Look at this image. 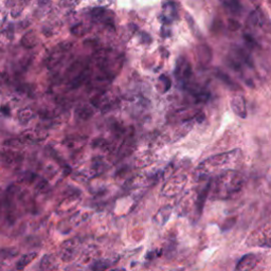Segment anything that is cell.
I'll return each mask as SVG.
<instances>
[{"label": "cell", "mask_w": 271, "mask_h": 271, "mask_svg": "<svg viewBox=\"0 0 271 271\" xmlns=\"http://www.w3.org/2000/svg\"><path fill=\"white\" fill-rule=\"evenodd\" d=\"M241 158V150H233L228 152H223V154L214 155L208 158L205 161H202L200 165L197 166L194 173V177L197 181L207 179L214 173H223L225 171H229L230 167L237 165ZM219 173V174H220Z\"/></svg>", "instance_id": "1"}, {"label": "cell", "mask_w": 271, "mask_h": 271, "mask_svg": "<svg viewBox=\"0 0 271 271\" xmlns=\"http://www.w3.org/2000/svg\"><path fill=\"white\" fill-rule=\"evenodd\" d=\"M244 183L245 179L241 173L229 169L218 174L217 177L211 181L210 191L213 198L228 199L239 193Z\"/></svg>", "instance_id": "2"}, {"label": "cell", "mask_w": 271, "mask_h": 271, "mask_svg": "<svg viewBox=\"0 0 271 271\" xmlns=\"http://www.w3.org/2000/svg\"><path fill=\"white\" fill-rule=\"evenodd\" d=\"M94 63L101 72L97 81L100 84L111 82L120 71L123 65V58L111 50H99L95 52Z\"/></svg>", "instance_id": "3"}, {"label": "cell", "mask_w": 271, "mask_h": 271, "mask_svg": "<svg viewBox=\"0 0 271 271\" xmlns=\"http://www.w3.org/2000/svg\"><path fill=\"white\" fill-rule=\"evenodd\" d=\"M90 75H91L90 64L84 60H77L68 68L66 76L69 81L70 88L76 89L88 80Z\"/></svg>", "instance_id": "4"}, {"label": "cell", "mask_w": 271, "mask_h": 271, "mask_svg": "<svg viewBox=\"0 0 271 271\" xmlns=\"http://www.w3.org/2000/svg\"><path fill=\"white\" fill-rule=\"evenodd\" d=\"M186 183V177L184 175H178L169 178L166 183L163 185V188L160 192L161 196L163 197H175L181 192Z\"/></svg>", "instance_id": "5"}, {"label": "cell", "mask_w": 271, "mask_h": 271, "mask_svg": "<svg viewBox=\"0 0 271 271\" xmlns=\"http://www.w3.org/2000/svg\"><path fill=\"white\" fill-rule=\"evenodd\" d=\"M81 248V241L78 239H70L65 241L59 249V257L63 262H71L75 258Z\"/></svg>", "instance_id": "6"}, {"label": "cell", "mask_w": 271, "mask_h": 271, "mask_svg": "<svg viewBox=\"0 0 271 271\" xmlns=\"http://www.w3.org/2000/svg\"><path fill=\"white\" fill-rule=\"evenodd\" d=\"M247 244L249 246H258V247H270V226L266 224L264 227L259 228L258 230L249 236L247 241Z\"/></svg>", "instance_id": "7"}, {"label": "cell", "mask_w": 271, "mask_h": 271, "mask_svg": "<svg viewBox=\"0 0 271 271\" xmlns=\"http://www.w3.org/2000/svg\"><path fill=\"white\" fill-rule=\"evenodd\" d=\"M192 75H193V71H192V66L190 64V61L185 58H183V56H180V58L177 59L176 69H175V76H176L180 84L185 86V85H188L190 83Z\"/></svg>", "instance_id": "8"}, {"label": "cell", "mask_w": 271, "mask_h": 271, "mask_svg": "<svg viewBox=\"0 0 271 271\" xmlns=\"http://www.w3.org/2000/svg\"><path fill=\"white\" fill-rule=\"evenodd\" d=\"M71 46H72L71 44L64 43L61 45H59L56 48H54V50L52 51V53L50 54L49 60H48V67L50 68V69H54V68H56L59 65L63 63V61L65 60L66 55L70 51Z\"/></svg>", "instance_id": "9"}, {"label": "cell", "mask_w": 271, "mask_h": 271, "mask_svg": "<svg viewBox=\"0 0 271 271\" xmlns=\"http://www.w3.org/2000/svg\"><path fill=\"white\" fill-rule=\"evenodd\" d=\"M117 103V98L108 92H101L98 95H95L94 99H92L93 106L104 111L114 108V107H116Z\"/></svg>", "instance_id": "10"}, {"label": "cell", "mask_w": 271, "mask_h": 271, "mask_svg": "<svg viewBox=\"0 0 271 271\" xmlns=\"http://www.w3.org/2000/svg\"><path fill=\"white\" fill-rule=\"evenodd\" d=\"M259 258L254 253H248L242 256L236 264L234 271H253L256 268Z\"/></svg>", "instance_id": "11"}, {"label": "cell", "mask_w": 271, "mask_h": 271, "mask_svg": "<svg viewBox=\"0 0 271 271\" xmlns=\"http://www.w3.org/2000/svg\"><path fill=\"white\" fill-rule=\"evenodd\" d=\"M48 137V134L43 131V129H27L21 135V139L24 140V142L27 143H38L42 141L46 140Z\"/></svg>", "instance_id": "12"}, {"label": "cell", "mask_w": 271, "mask_h": 271, "mask_svg": "<svg viewBox=\"0 0 271 271\" xmlns=\"http://www.w3.org/2000/svg\"><path fill=\"white\" fill-rule=\"evenodd\" d=\"M59 268V257L54 254H45L38 264V271H55Z\"/></svg>", "instance_id": "13"}, {"label": "cell", "mask_w": 271, "mask_h": 271, "mask_svg": "<svg viewBox=\"0 0 271 271\" xmlns=\"http://www.w3.org/2000/svg\"><path fill=\"white\" fill-rule=\"evenodd\" d=\"M231 108L233 112L241 119H246L247 117V107L246 100L241 94H235L231 99Z\"/></svg>", "instance_id": "14"}, {"label": "cell", "mask_w": 271, "mask_h": 271, "mask_svg": "<svg viewBox=\"0 0 271 271\" xmlns=\"http://www.w3.org/2000/svg\"><path fill=\"white\" fill-rule=\"evenodd\" d=\"M111 12L104 8H95L91 11V18L97 22H103L106 26H114V17Z\"/></svg>", "instance_id": "15"}, {"label": "cell", "mask_w": 271, "mask_h": 271, "mask_svg": "<svg viewBox=\"0 0 271 271\" xmlns=\"http://www.w3.org/2000/svg\"><path fill=\"white\" fill-rule=\"evenodd\" d=\"M178 17L177 14V9L175 7V4L172 2H167L162 8V13H161V21L163 25L167 26L171 25L174 20H176Z\"/></svg>", "instance_id": "16"}, {"label": "cell", "mask_w": 271, "mask_h": 271, "mask_svg": "<svg viewBox=\"0 0 271 271\" xmlns=\"http://www.w3.org/2000/svg\"><path fill=\"white\" fill-rule=\"evenodd\" d=\"M210 186H211V180H209L207 184L205 185V188H203L200 193L197 195V198L195 200L196 218H199L200 215H201L202 210H203V206H205V201L207 199L208 194L210 193Z\"/></svg>", "instance_id": "17"}, {"label": "cell", "mask_w": 271, "mask_h": 271, "mask_svg": "<svg viewBox=\"0 0 271 271\" xmlns=\"http://www.w3.org/2000/svg\"><path fill=\"white\" fill-rule=\"evenodd\" d=\"M212 56H213L212 50L208 45L202 44L197 47V58H198V60L201 66H208L210 64L212 60Z\"/></svg>", "instance_id": "18"}, {"label": "cell", "mask_w": 271, "mask_h": 271, "mask_svg": "<svg viewBox=\"0 0 271 271\" xmlns=\"http://www.w3.org/2000/svg\"><path fill=\"white\" fill-rule=\"evenodd\" d=\"M39 43L38 35L35 31H28L24 36L20 39L21 46L26 49H33L34 47H36Z\"/></svg>", "instance_id": "19"}, {"label": "cell", "mask_w": 271, "mask_h": 271, "mask_svg": "<svg viewBox=\"0 0 271 271\" xmlns=\"http://www.w3.org/2000/svg\"><path fill=\"white\" fill-rule=\"evenodd\" d=\"M117 259L112 258H100L94 261L91 265V271H106L108 268H110L112 265H115Z\"/></svg>", "instance_id": "20"}, {"label": "cell", "mask_w": 271, "mask_h": 271, "mask_svg": "<svg viewBox=\"0 0 271 271\" xmlns=\"http://www.w3.org/2000/svg\"><path fill=\"white\" fill-rule=\"evenodd\" d=\"M171 214H172V207L169 206L162 207L155 215L154 223H156L159 226H163L167 222V219L169 218V216H171Z\"/></svg>", "instance_id": "21"}, {"label": "cell", "mask_w": 271, "mask_h": 271, "mask_svg": "<svg viewBox=\"0 0 271 271\" xmlns=\"http://www.w3.org/2000/svg\"><path fill=\"white\" fill-rule=\"evenodd\" d=\"M78 201L80 199L76 198V196H71L68 197L64 201H61L59 206V213H66L69 211H73L75 209V207L77 206Z\"/></svg>", "instance_id": "22"}, {"label": "cell", "mask_w": 271, "mask_h": 271, "mask_svg": "<svg viewBox=\"0 0 271 271\" xmlns=\"http://www.w3.org/2000/svg\"><path fill=\"white\" fill-rule=\"evenodd\" d=\"M38 256V253L37 252H30V253H27V254H24L18 261H17L16 265H15V268L16 270H18V271H22L24 270L28 265L31 264L34 259H35Z\"/></svg>", "instance_id": "23"}, {"label": "cell", "mask_w": 271, "mask_h": 271, "mask_svg": "<svg viewBox=\"0 0 271 271\" xmlns=\"http://www.w3.org/2000/svg\"><path fill=\"white\" fill-rule=\"evenodd\" d=\"M34 117H35V114H34V111L31 108H29V107L22 108L17 112V120H18L21 125L29 124L33 120Z\"/></svg>", "instance_id": "24"}, {"label": "cell", "mask_w": 271, "mask_h": 271, "mask_svg": "<svg viewBox=\"0 0 271 271\" xmlns=\"http://www.w3.org/2000/svg\"><path fill=\"white\" fill-rule=\"evenodd\" d=\"M14 38V30L12 27L5 28L4 30L0 32V49L8 47Z\"/></svg>", "instance_id": "25"}, {"label": "cell", "mask_w": 271, "mask_h": 271, "mask_svg": "<svg viewBox=\"0 0 271 271\" xmlns=\"http://www.w3.org/2000/svg\"><path fill=\"white\" fill-rule=\"evenodd\" d=\"M265 19L264 14L262 13L261 10H256L253 11V12L250 14L249 16V24L251 25V27L253 28H263L265 25Z\"/></svg>", "instance_id": "26"}, {"label": "cell", "mask_w": 271, "mask_h": 271, "mask_svg": "<svg viewBox=\"0 0 271 271\" xmlns=\"http://www.w3.org/2000/svg\"><path fill=\"white\" fill-rule=\"evenodd\" d=\"M216 76L219 78L220 81L224 82L227 86L231 89V90H234V91H236V90H241V87L240 86L239 84H237L236 82H234L232 78H231L228 75H226V73L222 70H216Z\"/></svg>", "instance_id": "27"}, {"label": "cell", "mask_w": 271, "mask_h": 271, "mask_svg": "<svg viewBox=\"0 0 271 271\" xmlns=\"http://www.w3.org/2000/svg\"><path fill=\"white\" fill-rule=\"evenodd\" d=\"M134 142H135V141H134V134L128 135L127 137L125 138V140H124V142H123L121 149H120V152L122 154V157L129 154V151L133 150Z\"/></svg>", "instance_id": "28"}, {"label": "cell", "mask_w": 271, "mask_h": 271, "mask_svg": "<svg viewBox=\"0 0 271 271\" xmlns=\"http://www.w3.org/2000/svg\"><path fill=\"white\" fill-rule=\"evenodd\" d=\"M234 52L237 56H239L240 59H241L242 60L245 61L246 65L253 68L254 65H253V61H252V59H251V56L249 55V53H247L244 49L241 48V47H237V46L234 47Z\"/></svg>", "instance_id": "29"}, {"label": "cell", "mask_w": 271, "mask_h": 271, "mask_svg": "<svg viewBox=\"0 0 271 271\" xmlns=\"http://www.w3.org/2000/svg\"><path fill=\"white\" fill-rule=\"evenodd\" d=\"M157 88L161 93H166V91H168V89L171 88V80H169V77L165 75H161L159 77V81H158Z\"/></svg>", "instance_id": "30"}, {"label": "cell", "mask_w": 271, "mask_h": 271, "mask_svg": "<svg viewBox=\"0 0 271 271\" xmlns=\"http://www.w3.org/2000/svg\"><path fill=\"white\" fill-rule=\"evenodd\" d=\"M76 116L82 119V120H88V119H90L92 117L93 115V111L92 109L90 108L89 106L87 105H85V106H81V107H78V108L76 109Z\"/></svg>", "instance_id": "31"}, {"label": "cell", "mask_w": 271, "mask_h": 271, "mask_svg": "<svg viewBox=\"0 0 271 271\" xmlns=\"http://www.w3.org/2000/svg\"><path fill=\"white\" fill-rule=\"evenodd\" d=\"M26 143L24 142V140L21 138H14V139H9L7 141H4L3 145L4 146H8L10 149H13V150H18L21 149L22 146H24Z\"/></svg>", "instance_id": "32"}, {"label": "cell", "mask_w": 271, "mask_h": 271, "mask_svg": "<svg viewBox=\"0 0 271 271\" xmlns=\"http://www.w3.org/2000/svg\"><path fill=\"white\" fill-rule=\"evenodd\" d=\"M224 5L229 12H231L232 14H240L241 11V5L240 2L237 1H226L224 2Z\"/></svg>", "instance_id": "33"}, {"label": "cell", "mask_w": 271, "mask_h": 271, "mask_svg": "<svg viewBox=\"0 0 271 271\" xmlns=\"http://www.w3.org/2000/svg\"><path fill=\"white\" fill-rule=\"evenodd\" d=\"M25 4L26 3H22V2L13 3V7L11 8V16H12L13 18H17V17H19V15L22 12V10H24Z\"/></svg>", "instance_id": "34"}, {"label": "cell", "mask_w": 271, "mask_h": 271, "mask_svg": "<svg viewBox=\"0 0 271 271\" xmlns=\"http://www.w3.org/2000/svg\"><path fill=\"white\" fill-rule=\"evenodd\" d=\"M87 31H88V29L84 24H77L76 26H75L71 29V32L75 34V35H77V36L84 35V34L86 33Z\"/></svg>", "instance_id": "35"}, {"label": "cell", "mask_w": 271, "mask_h": 271, "mask_svg": "<svg viewBox=\"0 0 271 271\" xmlns=\"http://www.w3.org/2000/svg\"><path fill=\"white\" fill-rule=\"evenodd\" d=\"M186 19H188V22H189V25H190V28L192 29V31H193V33H194V35H196L197 37H201L200 36V31H199V29L197 27H194V21H193V19H192V17H191V15H189V14H186Z\"/></svg>", "instance_id": "36"}, {"label": "cell", "mask_w": 271, "mask_h": 271, "mask_svg": "<svg viewBox=\"0 0 271 271\" xmlns=\"http://www.w3.org/2000/svg\"><path fill=\"white\" fill-rule=\"evenodd\" d=\"M228 28H229L230 31L234 32V31H237L240 29L241 24L234 18H229L228 19Z\"/></svg>", "instance_id": "37"}, {"label": "cell", "mask_w": 271, "mask_h": 271, "mask_svg": "<svg viewBox=\"0 0 271 271\" xmlns=\"http://www.w3.org/2000/svg\"><path fill=\"white\" fill-rule=\"evenodd\" d=\"M227 64H228V66H230V67L232 68L233 70H235L236 72H237V71H239V72H241V64H240L239 61H237V60H235L234 59H231V58H229V59L227 60Z\"/></svg>", "instance_id": "38"}, {"label": "cell", "mask_w": 271, "mask_h": 271, "mask_svg": "<svg viewBox=\"0 0 271 271\" xmlns=\"http://www.w3.org/2000/svg\"><path fill=\"white\" fill-rule=\"evenodd\" d=\"M244 39H245V42L247 43V45L249 47L251 48H254L256 46V39H254L253 36L249 35V34H245L244 35Z\"/></svg>", "instance_id": "39"}, {"label": "cell", "mask_w": 271, "mask_h": 271, "mask_svg": "<svg viewBox=\"0 0 271 271\" xmlns=\"http://www.w3.org/2000/svg\"><path fill=\"white\" fill-rule=\"evenodd\" d=\"M8 13L4 10H0V27L4 25L5 20H7Z\"/></svg>", "instance_id": "40"}, {"label": "cell", "mask_w": 271, "mask_h": 271, "mask_svg": "<svg viewBox=\"0 0 271 271\" xmlns=\"http://www.w3.org/2000/svg\"><path fill=\"white\" fill-rule=\"evenodd\" d=\"M110 271H126L125 269H122V268H116V269H112Z\"/></svg>", "instance_id": "41"}, {"label": "cell", "mask_w": 271, "mask_h": 271, "mask_svg": "<svg viewBox=\"0 0 271 271\" xmlns=\"http://www.w3.org/2000/svg\"><path fill=\"white\" fill-rule=\"evenodd\" d=\"M0 166H1V159H0Z\"/></svg>", "instance_id": "42"}]
</instances>
